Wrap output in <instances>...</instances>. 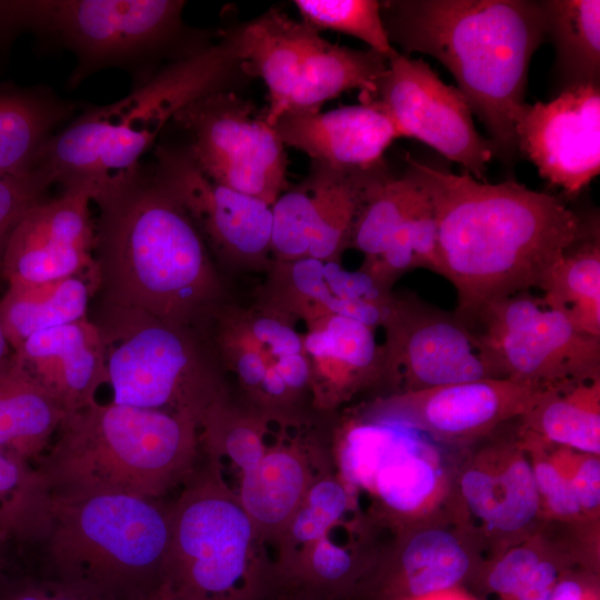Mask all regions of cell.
<instances>
[{
    "mask_svg": "<svg viewBox=\"0 0 600 600\" xmlns=\"http://www.w3.org/2000/svg\"><path fill=\"white\" fill-rule=\"evenodd\" d=\"M306 348L314 357L334 359L353 376L372 372L379 359L372 328L338 314L329 320L324 330L307 337Z\"/></svg>",
    "mask_w": 600,
    "mask_h": 600,
    "instance_id": "1f68e13d",
    "label": "cell"
},
{
    "mask_svg": "<svg viewBox=\"0 0 600 600\" xmlns=\"http://www.w3.org/2000/svg\"><path fill=\"white\" fill-rule=\"evenodd\" d=\"M261 382L263 388L273 396L281 394L287 388L284 381L273 367L267 368Z\"/></svg>",
    "mask_w": 600,
    "mask_h": 600,
    "instance_id": "816d5d0a",
    "label": "cell"
},
{
    "mask_svg": "<svg viewBox=\"0 0 600 600\" xmlns=\"http://www.w3.org/2000/svg\"><path fill=\"white\" fill-rule=\"evenodd\" d=\"M348 506L344 488L332 480L316 483L291 518V532L300 542L314 543L343 516Z\"/></svg>",
    "mask_w": 600,
    "mask_h": 600,
    "instance_id": "d590c367",
    "label": "cell"
},
{
    "mask_svg": "<svg viewBox=\"0 0 600 600\" xmlns=\"http://www.w3.org/2000/svg\"><path fill=\"white\" fill-rule=\"evenodd\" d=\"M238 370L248 384H257L262 381L267 368L258 353L248 352L239 359Z\"/></svg>",
    "mask_w": 600,
    "mask_h": 600,
    "instance_id": "f907efd6",
    "label": "cell"
},
{
    "mask_svg": "<svg viewBox=\"0 0 600 600\" xmlns=\"http://www.w3.org/2000/svg\"><path fill=\"white\" fill-rule=\"evenodd\" d=\"M541 301L580 332L600 338V242L594 223L547 274Z\"/></svg>",
    "mask_w": 600,
    "mask_h": 600,
    "instance_id": "484cf974",
    "label": "cell"
},
{
    "mask_svg": "<svg viewBox=\"0 0 600 600\" xmlns=\"http://www.w3.org/2000/svg\"><path fill=\"white\" fill-rule=\"evenodd\" d=\"M8 547L26 569L129 600L162 583L169 509L126 494L62 497L36 478L8 508Z\"/></svg>",
    "mask_w": 600,
    "mask_h": 600,
    "instance_id": "7a4b0ae2",
    "label": "cell"
},
{
    "mask_svg": "<svg viewBox=\"0 0 600 600\" xmlns=\"http://www.w3.org/2000/svg\"><path fill=\"white\" fill-rule=\"evenodd\" d=\"M389 363L419 391L504 374L479 336L454 312L417 297L391 304Z\"/></svg>",
    "mask_w": 600,
    "mask_h": 600,
    "instance_id": "5bb4252c",
    "label": "cell"
},
{
    "mask_svg": "<svg viewBox=\"0 0 600 600\" xmlns=\"http://www.w3.org/2000/svg\"><path fill=\"white\" fill-rule=\"evenodd\" d=\"M101 304L178 324L209 291L202 237L176 197L141 163L93 189Z\"/></svg>",
    "mask_w": 600,
    "mask_h": 600,
    "instance_id": "277c9868",
    "label": "cell"
},
{
    "mask_svg": "<svg viewBox=\"0 0 600 600\" xmlns=\"http://www.w3.org/2000/svg\"><path fill=\"white\" fill-rule=\"evenodd\" d=\"M273 368L280 374L286 386L290 388L303 386L309 377L308 363L300 353L279 357Z\"/></svg>",
    "mask_w": 600,
    "mask_h": 600,
    "instance_id": "681fc988",
    "label": "cell"
},
{
    "mask_svg": "<svg viewBox=\"0 0 600 600\" xmlns=\"http://www.w3.org/2000/svg\"><path fill=\"white\" fill-rule=\"evenodd\" d=\"M156 178L184 208L198 231L241 254L262 253L271 244L272 208L208 177L184 146L153 149Z\"/></svg>",
    "mask_w": 600,
    "mask_h": 600,
    "instance_id": "e0dca14e",
    "label": "cell"
},
{
    "mask_svg": "<svg viewBox=\"0 0 600 600\" xmlns=\"http://www.w3.org/2000/svg\"><path fill=\"white\" fill-rule=\"evenodd\" d=\"M9 536V520L4 508H0V559Z\"/></svg>",
    "mask_w": 600,
    "mask_h": 600,
    "instance_id": "11a10c76",
    "label": "cell"
},
{
    "mask_svg": "<svg viewBox=\"0 0 600 600\" xmlns=\"http://www.w3.org/2000/svg\"><path fill=\"white\" fill-rule=\"evenodd\" d=\"M438 228L441 276L467 321L488 303L532 288L590 227L558 196L514 179L478 181L406 156Z\"/></svg>",
    "mask_w": 600,
    "mask_h": 600,
    "instance_id": "6da1fadb",
    "label": "cell"
},
{
    "mask_svg": "<svg viewBox=\"0 0 600 600\" xmlns=\"http://www.w3.org/2000/svg\"><path fill=\"white\" fill-rule=\"evenodd\" d=\"M271 127L284 146L342 172H366L384 166V151L399 138L390 118L373 103L327 112L284 113Z\"/></svg>",
    "mask_w": 600,
    "mask_h": 600,
    "instance_id": "d6986e66",
    "label": "cell"
},
{
    "mask_svg": "<svg viewBox=\"0 0 600 600\" xmlns=\"http://www.w3.org/2000/svg\"><path fill=\"white\" fill-rule=\"evenodd\" d=\"M77 103L47 86L0 83V174L37 169L58 128L76 114Z\"/></svg>",
    "mask_w": 600,
    "mask_h": 600,
    "instance_id": "7402d4cb",
    "label": "cell"
},
{
    "mask_svg": "<svg viewBox=\"0 0 600 600\" xmlns=\"http://www.w3.org/2000/svg\"><path fill=\"white\" fill-rule=\"evenodd\" d=\"M549 600H599L598 588L594 582L561 573Z\"/></svg>",
    "mask_w": 600,
    "mask_h": 600,
    "instance_id": "c3c4849f",
    "label": "cell"
},
{
    "mask_svg": "<svg viewBox=\"0 0 600 600\" xmlns=\"http://www.w3.org/2000/svg\"><path fill=\"white\" fill-rule=\"evenodd\" d=\"M181 0H0V61L22 34L39 48L74 58L68 87L108 70L126 72L132 89L170 62L208 46L182 21Z\"/></svg>",
    "mask_w": 600,
    "mask_h": 600,
    "instance_id": "8992f818",
    "label": "cell"
},
{
    "mask_svg": "<svg viewBox=\"0 0 600 600\" xmlns=\"http://www.w3.org/2000/svg\"><path fill=\"white\" fill-rule=\"evenodd\" d=\"M541 557L529 548H516L496 561L484 573L482 586L500 598L514 594L531 577Z\"/></svg>",
    "mask_w": 600,
    "mask_h": 600,
    "instance_id": "f35d334b",
    "label": "cell"
},
{
    "mask_svg": "<svg viewBox=\"0 0 600 600\" xmlns=\"http://www.w3.org/2000/svg\"><path fill=\"white\" fill-rule=\"evenodd\" d=\"M413 600H474L472 597L462 591L459 587L440 592H436L426 597Z\"/></svg>",
    "mask_w": 600,
    "mask_h": 600,
    "instance_id": "f5cc1de1",
    "label": "cell"
},
{
    "mask_svg": "<svg viewBox=\"0 0 600 600\" xmlns=\"http://www.w3.org/2000/svg\"><path fill=\"white\" fill-rule=\"evenodd\" d=\"M224 448L230 459L237 463L242 471L251 468L264 454V450L257 434L247 429L231 431L224 441Z\"/></svg>",
    "mask_w": 600,
    "mask_h": 600,
    "instance_id": "7dc6e473",
    "label": "cell"
},
{
    "mask_svg": "<svg viewBox=\"0 0 600 600\" xmlns=\"http://www.w3.org/2000/svg\"><path fill=\"white\" fill-rule=\"evenodd\" d=\"M517 149L551 187L577 197L600 172V86L576 84L549 102L526 103Z\"/></svg>",
    "mask_w": 600,
    "mask_h": 600,
    "instance_id": "2e32d148",
    "label": "cell"
},
{
    "mask_svg": "<svg viewBox=\"0 0 600 600\" xmlns=\"http://www.w3.org/2000/svg\"><path fill=\"white\" fill-rule=\"evenodd\" d=\"M62 408L19 366L0 361V451L34 468L56 438Z\"/></svg>",
    "mask_w": 600,
    "mask_h": 600,
    "instance_id": "603a6c76",
    "label": "cell"
},
{
    "mask_svg": "<svg viewBox=\"0 0 600 600\" xmlns=\"http://www.w3.org/2000/svg\"><path fill=\"white\" fill-rule=\"evenodd\" d=\"M471 569V559L454 536L427 530L410 540L397 570L376 584L373 594L377 600L418 599L460 587Z\"/></svg>",
    "mask_w": 600,
    "mask_h": 600,
    "instance_id": "d4e9b609",
    "label": "cell"
},
{
    "mask_svg": "<svg viewBox=\"0 0 600 600\" xmlns=\"http://www.w3.org/2000/svg\"><path fill=\"white\" fill-rule=\"evenodd\" d=\"M429 438L413 427L388 419L373 444L366 489L373 490L399 512H413L426 504L439 479L437 453Z\"/></svg>",
    "mask_w": 600,
    "mask_h": 600,
    "instance_id": "44dd1931",
    "label": "cell"
},
{
    "mask_svg": "<svg viewBox=\"0 0 600 600\" xmlns=\"http://www.w3.org/2000/svg\"><path fill=\"white\" fill-rule=\"evenodd\" d=\"M129 600H177L170 590L161 583L160 586L139 594Z\"/></svg>",
    "mask_w": 600,
    "mask_h": 600,
    "instance_id": "db71d44e",
    "label": "cell"
},
{
    "mask_svg": "<svg viewBox=\"0 0 600 600\" xmlns=\"http://www.w3.org/2000/svg\"><path fill=\"white\" fill-rule=\"evenodd\" d=\"M33 479L32 468L0 451V508L16 500Z\"/></svg>",
    "mask_w": 600,
    "mask_h": 600,
    "instance_id": "ee69618b",
    "label": "cell"
},
{
    "mask_svg": "<svg viewBox=\"0 0 600 600\" xmlns=\"http://www.w3.org/2000/svg\"><path fill=\"white\" fill-rule=\"evenodd\" d=\"M306 470L294 454L264 452L243 471L240 506L256 524L274 527L293 517L307 491Z\"/></svg>",
    "mask_w": 600,
    "mask_h": 600,
    "instance_id": "f1b7e54d",
    "label": "cell"
},
{
    "mask_svg": "<svg viewBox=\"0 0 600 600\" xmlns=\"http://www.w3.org/2000/svg\"><path fill=\"white\" fill-rule=\"evenodd\" d=\"M243 71L262 78L269 90L267 122L284 113L320 111L327 101L359 89L377 91L388 58L372 49L333 44L318 30L271 9L236 31Z\"/></svg>",
    "mask_w": 600,
    "mask_h": 600,
    "instance_id": "ba28073f",
    "label": "cell"
},
{
    "mask_svg": "<svg viewBox=\"0 0 600 600\" xmlns=\"http://www.w3.org/2000/svg\"><path fill=\"white\" fill-rule=\"evenodd\" d=\"M362 103H373L392 121L399 138L417 139L486 182L492 143L476 129L471 109L457 87L446 84L422 59L394 50L377 91Z\"/></svg>",
    "mask_w": 600,
    "mask_h": 600,
    "instance_id": "4fadbf2b",
    "label": "cell"
},
{
    "mask_svg": "<svg viewBox=\"0 0 600 600\" xmlns=\"http://www.w3.org/2000/svg\"><path fill=\"white\" fill-rule=\"evenodd\" d=\"M12 354L67 416L96 401L108 383L101 332L88 317L37 332Z\"/></svg>",
    "mask_w": 600,
    "mask_h": 600,
    "instance_id": "ffe728a7",
    "label": "cell"
},
{
    "mask_svg": "<svg viewBox=\"0 0 600 600\" xmlns=\"http://www.w3.org/2000/svg\"><path fill=\"white\" fill-rule=\"evenodd\" d=\"M381 17L390 42L431 56L450 71L494 156L512 166L529 64L547 39L541 2L394 0L381 2Z\"/></svg>",
    "mask_w": 600,
    "mask_h": 600,
    "instance_id": "3957f363",
    "label": "cell"
},
{
    "mask_svg": "<svg viewBox=\"0 0 600 600\" xmlns=\"http://www.w3.org/2000/svg\"><path fill=\"white\" fill-rule=\"evenodd\" d=\"M461 491L471 512L488 526L493 513V474L471 469L461 478Z\"/></svg>",
    "mask_w": 600,
    "mask_h": 600,
    "instance_id": "b9f144b4",
    "label": "cell"
},
{
    "mask_svg": "<svg viewBox=\"0 0 600 600\" xmlns=\"http://www.w3.org/2000/svg\"><path fill=\"white\" fill-rule=\"evenodd\" d=\"M600 378L548 390L520 417L532 437L587 454L600 452Z\"/></svg>",
    "mask_w": 600,
    "mask_h": 600,
    "instance_id": "83f0119b",
    "label": "cell"
},
{
    "mask_svg": "<svg viewBox=\"0 0 600 600\" xmlns=\"http://www.w3.org/2000/svg\"><path fill=\"white\" fill-rule=\"evenodd\" d=\"M236 32L163 67L122 99L84 109L48 142L37 168L62 187L93 189L136 169L178 111L208 93L229 89L243 70Z\"/></svg>",
    "mask_w": 600,
    "mask_h": 600,
    "instance_id": "52a82bcc",
    "label": "cell"
},
{
    "mask_svg": "<svg viewBox=\"0 0 600 600\" xmlns=\"http://www.w3.org/2000/svg\"><path fill=\"white\" fill-rule=\"evenodd\" d=\"M547 391L508 378L468 381L406 392L388 402L378 418L402 422L438 440H462L522 417Z\"/></svg>",
    "mask_w": 600,
    "mask_h": 600,
    "instance_id": "ac0fdd59",
    "label": "cell"
},
{
    "mask_svg": "<svg viewBox=\"0 0 600 600\" xmlns=\"http://www.w3.org/2000/svg\"><path fill=\"white\" fill-rule=\"evenodd\" d=\"M292 278L302 293L321 301L323 304L331 296L323 278L322 260L311 257L301 258L292 268Z\"/></svg>",
    "mask_w": 600,
    "mask_h": 600,
    "instance_id": "bcb514c9",
    "label": "cell"
},
{
    "mask_svg": "<svg viewBox=\"0 0 600 600\" xmlns=\"http://www.w3.org/2000/svg\"><path fill=\"white\" fill-rule=\"evenodd\" d=\"M532 469L539 496L544 497L554 513L570 517L580 512L581 507L570 478L547 461L536 463Z\"/></svg>",
    "mask_w": 600,
    "mask_h": 600,
    "instance_id": "ab89813d",
    "label": "cell"
},
{
    "mask_svg": "<svg viewBox=\"0 0 600 600\" xmlns=\"http://www.w3.org/2000/svg\"><path fill=\"white\" fill-rule=\"evenodd\" d=\"M194 423L186 416L96 400L64 418L33 468L36 481L62 497L158 500L190 476Z\"/></svg>",
    "mask_w": 600,
    "mask_h": 600,
    "instance_id": "5b68a950",
    "label": "cell"
},
{
    "mask_svg": "<svg viewBox=\"0 0 600 600\" xmlns=\"http://www.w3.org/2000/svg\"><path fill=\"white\" fill-rule=\"evenodd\" d=\"M91 197L90 184H67L60 196L42 200L22 217L0 263V277L8 287L98 272Z\"/></svg>",
    "mask_w": 600,
    "mask_h": 600,
    "instance_id": "9a60e30c",
    "label": "cell"
},
{
    "mask_svg": "<svg viewBox=\"0 0 600 600\" xmlns=\"http://www.w3.org/2000/svg\"><path fill=\"white\" fill-rule=\"evenodd\" d=\"M98 288V272L8 287L0 299V319L12 351L37 332L87 318Z\"/></svg>",
    "mask_w": 600,
    "mask_h": 600,
    "instance_id": "cb8c5ba5",
    "label": "cell"
},
{
    "mask_svg": "<svg viewBox=\"0 0 600 600\" xmlns=\"http://www.w3.org/2000/svg\"><path fill=\"white\" fill-rule=\"evenodd\" d=\"M253 333L256 338L271 347L277 357L300 353L302 343L299 336L289 327L269 318H262L254 322Z\"/></svg>",
    "mask_w": 600,
    "mask_h": 600,
    "instance_id": "f6af8a7d",
    "label": "cell"
},
{
    "mask_svg": "<svg viewBox=\"0 0 600 600\" xmlns=\"http://www.w3.org/2000/svg\"><path fill=\"white\" fill-rule=\"evenodd\" d=\"M303 22L316 30L329 29L366 42L387 58L396 50L381 17L377 0H296Z\"/></svg>",
    "mask_w": 600,
    "mask_h": 600,
    "instance_id": "4dcf8cb0",
    "label": "cell"
},
{
    "mask_svg": "<svg viewBox=\"0 0 600 600\" xmlns=\"http://www.w3.org/2000/svg\"><path fill=\"white\" fill-rule=\"evenodd\" d=\"M570 481L581 509L592 510L600 502V461L588 454L579 464Z\"/></svg>",
    "mask_w": 600,
    "mask_h": 600,
    "instance_id": "7bdbcfd3",
    "label": "cell"
},
{
    "mask_svg": "<svg viewBox=\"0 0 600 600\" xmlns=\"http://www.w3.org/2000/svg\"><path fill=\"white\" fill-rule=\"evenodd\" d=\"M52 182L40 169L0 174V263L6 244L22 217L47 199Z\"/></svg>",
    "mask_w": 600,
    "mask_h": 600,
    "instance_id": "8d00e7d4",
    "label": "cell"
},
{
    "mask_svg": "<svg viewBox=\"0 0 600 600\" xmlns=\"http://www.w3.org/2000/svg\"><path fill=\"white\" fill-rule=\"evenodd\" d=\"M0 600H113L89 587L47 578L22 567L6 543L0 560Z\"/></svg>",
    "mask_w": 600,
    "mask_h": 600,
    "instance_id": "e575fe53",
    "label": "cell"
},
{
    "mask_svg": "<svg viewBox=\"0 0 600 600\" xmlns=\"http://www.w3.org/2000/svg\"><path fill=\"white\" fill-rule=\"evenodd\" d=\"M464 322L504 378L547 390L600 378V338L580 332L531 291L492 301Z\"/></svg>",
    "mask_w": 600,
    "mask_h": 600,
    "instance_id": "8fae6325",
    "label": "cell"
},
{
    "mask_svg": "<svg viewBox=\"0 0 600 600\" xmlns=\"http://www.w3.org/2000/svg\"><path fill=\"white\" fill-rule=\"evenodd\" d=\"M532 468L524 457H517L502 472L493 474L494 507L490 528L513 532L536 517L540 496Z\"/></svg>",
    "mask_w": 600,
    "mask_h": 600,
    "instance_id": "d6a6232c",
    "label": "cell"
},
{
    "mask_svg": "<svg viewBox=\"0 0 600 600\" xmlns=\"http://www.w3.org/2000/svg\"><path fill=\"white\" fill-rule=\"evenodd\" d=\"M323 278L330 293L336 298L390 304L383 300L381 287L368 272H349L329 261L323 264Z\"/></svg>",
    "mask_w": 600,
    "mask_h": 600,
    "instance_id": "60d3db41",
    "label": "cell"
},
{
    "mask_svg": "<svg viewBox=\"0 0 600 600\" xmlns=\"http://www.w3.org/2000/svg\"><path fill=\"white\" fill-rule=\"evenodd\" d=\"M172 121L189 137L184 147L196 163L216 182L268 204L286 187L284 144L264 113L229 89L198 98Z\"/></svg>",
    "mask_w": 600,
    "mask_h": 600,
    "instance_id": "7c38bea8",
    "label": "cell"
},
{
    "mask_svg": "<svg viewBox=\"0 0 600 600\" xmlns=\"http://www.w3.org/2000/svg\"><path fill=\"white\" fill-rule=\"evenodd\" d=\"M12 353V349L7 340V337L4 334V330L2 327V322L0 319V361L4 360L6 358L10 357Z\"/></svg>",
    "mask_w": 600,
    "mask_h": 600,
    "instance_id": "9f6ffc18",
    "label": "cell"
},
{
    "mask_svg": "<svg viewBox=\"0 0 600 600\" xmlns=\"http://www.w3.org/2000/svg\"><path fill=\"white\" fill-rule=\"evenodd\" d=\"M547 38L556 49L554 70L561 90L600 82V1H540Z\"/></svg>",
    "mask_w": 600,
    "mask_h": 600,
    "instance_id": "4316f807",
    "label": "cell"
},
{
    "mask_svg": "<svg viewBox=\"0 0 600 600\" xmlns=\"http://www.w3.org/2000/svg\"><path fill=\"white\" fill-rule=\"evenodd\" d=\"M112 402L166 411L194 422L206 404V379L176 323L138 309L101 304Z\"/></svg>",
    "mask_w": 600,
    "mask_h": 600,
    "instance_id": "30bf717a",
    "label": "cell"
},
{
    "mask_svg": "<svg viewBox=\"0 0 600 600\" xmlns=\"http://www.w3.org/2000/svg\"><path fill=\"white\" fill-rule=\"evenodd\" d=\"M317 216L316 189L309 176L299 188L286 192L274 201L271 246L284 257L307 254Z\"/></svg>",
    "mask_w": 600,
    "mask_h": 600,
    "instance_id": "836d02e7",
    "label": "cell"
},
{
    "mask_svg": "<svg viewBox=\"0 0 600 600\" xmlns=\"http://www.w3.org/2000/svg\"><path fill=\"white\" fill-rule=\"evenodd\" d=\"M428 203L427 193L409 169L398 179L389 172L372 186L361 208L351 236L353 246L378 259L396 230Z\"/></svg>",
    "mask_w": 600,
    "mask_h": 600,
    "instance_id": "f546056e",
    "label": "cell"
},
{
    "mask_svg": "<svg viewBox=\"0 0 600 600\" xmlns=\"http://www.w3.org/2000/svg\"><path fill=\"white\" fill-rule=\"evenodd\" d=\"M313 551L300 570L303 579L331 591L347 590L353 581V560L343 548L323 536L313 543Z\"/></svg>",
    "mask_w": 600,
    "mask_h": 600,
    "instance_id": "74e56055",
    "label": "cell"
},
{
    "mask_svg": "<svg viewBox=\"0 0 600 600\" xmlns=\"http://www.w3.org/2000/svg\"><path fill=\"white\" fill-rule=\"evenodd\" d=\"M194 479L169 509L162 583L177 600H250L254 523L212 477Z\"/></svg>",
    "mask_w": 600,
    "mask_h": 600,
    "instance_id": "9c48e42d",
    "label": "cell"
}]
</instances>
